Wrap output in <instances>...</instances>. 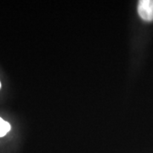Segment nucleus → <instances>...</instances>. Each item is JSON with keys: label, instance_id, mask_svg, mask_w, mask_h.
Wrapping results in <instances>:
<instances>
[{"label": "nucleus", "instance_id": "f257e3e1", "mask_svg": "<svg viewBox=\"0 0 153 153\" xmlns=\"http://www.w3.org/2000/svg\"><path fill=\"white\" fill-rule=\"evenodd\" d=\"M138 13L146 22L153 21V0H141L138 4Z\"/></svg>", "mask_w": 153, "mask_h": 153}, {"label": "nucleus", "instance_id": "f03ea898", "mask_svg": "<svg viewBox=\"0 0 153 153\" xmlns=\"http://www.w3.org/2000/svg\"><path fill=\"white\" fill-rule=\"evenodd\" d=\"M10 130V123L0 117V137L4 136Z\"/></svg>", "mask_w": 153, "mask_h": 153}, {"label": "nucleus", "instance_id": "7ed1b4c3", "mask_svg": "<svg viewBox=\"0 0 153 153\" xmlns=\"http://www.w3.org/2000/svg\"><path fill=\"white\" fill-rule=\"evenodd\" d=\"M0 88H1V82H0Z\"/></svg>", "mask_w": 153, "mask_h": 153}]
</instances>
